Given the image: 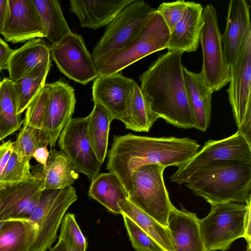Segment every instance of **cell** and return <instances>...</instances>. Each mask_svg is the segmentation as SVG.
Instances as JSON below:
<instances>
[{
    "label": "cell",
    "instance_id": "obj_1",
    "mask_svg": "<svg viewBox=\"0 0 251 251\" xmlns=\"http://www.w3.org/2000/svg\"><path fill=\"white\" fill-rule=\"evenodd\" d=\"M200 145L188 137H151L128 133L114 135L107 169L120 180L127 195L133 174L140 168L159 164L178 167L193 157Z\"/></svg>",
    "mask_w": 251,
    "mask_h": 251
},
{
    "label": "cell",
    "instance_id": "obj_2",
    "mask_svg": "<svg viewBox=\"0 0 251 251\" xmlns=\"http://www.w3.org/2000/svg\"><path fill=\"white\" fill-rule=\"evenodd\" d=\"M183 52L160 54L139 76L141 91L153 111L178 128L194 127L183 75Z\"/></svg>",
    "mask_w": 251,
    "mask_h": 251
},
{
    "label": "cell",
    "instance_id": "obj_3",
    "mask_svg": "<svg viewBox=\"0 0 251 251\" xmlns=\"http://www.w3.org/2000/svg\"><path fill=\"white\" fill-rule=\"evenodd\" d=\"M184 184L210 204L245 203L251 197V162L208 164L194 172Z\"/></svg>",
    "mask_w": 251,
    "mask_h": 251
},
{
    "label": "cell",
    "instance_id": "obj_4",
    "mask_svg": "<svg viewBox=\"0 0 251 251\" xmlns=\"http://www.w3.org/2000/svg\"><path fill=\"white\" fill-rule=\"evenodd\" d=\"M170 31L156 9L125 47L95 63L99 76L118 73L143 58L166 49Z\"/></svg>",
    "mask_w": 251,
    "mask_h": 251
},
{
    "label": "cell",
    "instance_id": "obj_5",
    "mask_svg": "<svg viewBox=\"0 0 251 251\" xmlns=\"http://www.w3.org/2000/svg\"><path fill=\"white\" fill-rule=\"evenodd\" d=\"M165 168L150 164L138 169L131 178L127 199L162 226L168 227V218L173 206L163 179Z\"/></svg>",
    "mask_w": 251,
    "mask_h": 251
},
{
    "label": "cell",
    "instance_id": "obj_6",
    "mask_svg": "<svg viewBox=\"0 0 251 251\" xmlns=\"http://www.w3.org/2000/svg\"><path fill=\"white\" fill-rule=\"evenodd\" d=\"M209 213L199 219L200 231L206 251H226L245 234L246 203L211 204Z\"/></svg>",
    "mask_w": 251,
    "mask_h": 251
},
{
    "label": "cell",
    "instance_id": "obj_7",
    "mask_svg": "<svg viewBox=\"0 0 251 251\" xmlns=\"http://www.w3.org/2000/svg\"><path fill=\"white\" fill-rule=\"evenodd\" d=\"M228 100L238 130L251 143V30L229 66Z\"/></svg>",
    "mask_w": 251,
    "mask_h": 251
},
{
    "label": "cell",
    "instance_id": "obj_8",
    "mask_svg": "<svg viewBox=\"0 0 251 251\" xmlns=\"http://www.w3.org/2000/svg\"><path fill=\"white\" fill-rule=\"evenodd\" d=\"M77 199L76 191L72 186L44 190L28 219L37 228L36 238L31 251H46L51 248L65 212Z\"/></svg>",
    "mask_w": 251,
    "mask_h": 251
},
{
    "label": "cell",
    "instance_id": "obj_9",
    "mask_svg": "<svg viewBox=\"0 0 251 251\" xmlns=\"http://www.w3.org/2000/svg\"><path fill=\"white\" fill-rule=\"evenodd\" d=\"M155 10L142 0H133L107 25L91 54L96 63L127 46Z\"/></svg>",
    "mask_w": 251,
    "mask_h": 251
},
{
    "label": "cell",
    "instance_id": "obj_10",
    "mask_svg": "<svg viewBox=\"0 0 251 251\" xmlns=\"http://www.w3.org/2000/svg\"><path fill=\"white\" fill-rule=\"evenodd\" d=\"M202 18L200 37L202 65L200 73L213 92L219 91L229 81V66L223 51L216 8L207 4L203 8Z\"/></svg>",
    "mask_w": 251,
    "mask_h": 251
},
{
    "label": "cell",
    "instance_id": "obj_11",
    "mask_svg": "<svg viewBox=\"0 0 251 251\" xmlns=\"http://www.w3.org/2000/svg\"><path fill=\"white\" fill-rule=\"evenodd\" d=\"M251 162V143L238 131L219 140H210L170 177L172 182L185 184L196 170L210 163L223 162Z\"/></svg>",
    "mask_w": 251,
    "mask_h": 251
},
{
    "label": "cell",
    "instance_id": "obj_12",
    "mask_svg": "<svg viewBox=\"0 0 251 251\" xmlns=\"http://www.w3.org/2000/svg\"><path fill=\"white\" fill-rule=\"evenodd\" d=\"M50 58L70 79L86 85L99 76L91 54L80 34L72 32L50 46Z\"/></svg>",
    "mask_w": 251,
    "mask_h": 251
},
{
    "label": "cell",
    "instance_id": "obj_13",
    "mask_svg": "<svg viewBox=\"0 0 251 251\" xmlns=\"http://www.w3.org/2000/svg\"><path fill=\"white\" fill-rule=\"evenodd\" d=\"M44 190L39 172L20 181L0 182V222L28 219Z\"/></svg>",
    "mask_w": 251,
    "mask_h": 251
},
{
    "label": "cell",
    "instance_id": "obj_14",
    "mask_svg": "<svg viewBox=\"0 0 251 251\" xmlns=\"http://www.w3.org/2000/svg\"><path fill=\"white\" fill-rule=\"evenodd\" d=\"M58 139L60 149L77 173L91 181L100 174L101 164L90 145L86 117L72 119Z\"/></svg>",
    "mask_w": 251,
    "mask_h": 251
},
{
    "label": "cell",
    "instance_id": "obj_15",
    "mask_svg": "<svg viewBox=\"0 0 251 251\" xmlns=\"http://www.w3.org/2000/svg\"><path fill=\"white\" fill-rule=\"evenodd\" d=\"M46 84L49 98L40 132L44 142L52 148L72 119L76 100L74 89L68 83L59 80Z\"/></svg>",
    "mask_w": 251,
    "mask_h": 251
},
{
    "label": "cell",
    "instance_id": "obj_16",
    "mask_svg": "<svg viewBox=\"0 0 251 251\" xmlns=\"http://www.w3.org/2000/svg\"><path fill=\"white\" fill-rule=\"evenodd\" d=\"M0 34L13 44L46 38L47 31L33 0H7Z\"/></svg>",
    "mask_w": 251,
    "mask_h": 251
},
{
    "label": "cell",
    "instance_id": "obj_17",
    "mask_svg": "<svg viewBox=\"0 0 251 251\" xmlns=\"http://www.w3.org/2000/svg\"><path fill=\"white\" fill-rule=\"evenodd\" d=\"M134 80L115 73L100 75L92 86L93 100L104 107L113 120L126 114Z\"/></svg>",
    "mask_w": 251,
    "mask_h": 251
},
{
    "label": "cell",
    "instance_id": "obj_18",
    "mask_svg": "<svg viewBox=\"0 0 251 251\" xmlns=\"http://www.w3.org/2000/svg\"><path fill=\"white\" fill-rule=\"evenodd\" d=\"M250 5L246 0H231L228 5L226 22L221 41L226 60L230 66L234 62L248 32L251 30Z\"/></svg>",
    "mask_w": 251,
    "mask_h": 251
},
{
    "label": "cell",
    "instance_id": "obj_19",
    "mask_svg": "<svg viewBox=\"0 0 251 251\" xmlns=\"http://www.w3.org/2000/svg\"><path fill=\"white\" fill-rule=\"evenodd\" d=\"M168 228L174 251H206L196 214L179 210L173 205L168 218Z\"/></svg>",
    "mask_w": 251,
    "mask_h": 251
},
{
    "label": "cell",
    "instance_id": "obj_20",
    "mask_svg": "<svg viewBox=\"0 0 251 251\" xmlns=\"http://www.w3.org/2000/svg\"><path fill=\"white\" fill-rule=\"evenodd\" d=\"M203 9L201 3L189 1L182 17L170 31L168 51L183 53L197 50L203 24Z\"/></svg>",
    "mask_w": 251,
    "mask_h": 251
},
{
    "label": "cell",
    "instance_id": "obj_21",
    "mask_svg": "<svg viewBox=\"0 0 251 251\" xmlns=\"http://www.w3.org/2000/svg\"><path fill=\"white\" fill-rule=\"evenodd\" d=\"M133 0H71L70 11L82 27L96 29L107 25Z\"/></svg>",
    "mask_w": 251,
    "mask_h": 251
},
{
    "label": "cell",
    "instance_id": "obj_22",
    "mask_svg": "<svg viewBox=\"0 0 251 251\" xmlns=\"http://www.w3.org/2000/svg\"><path fill=\"white\" fill-rule=\"evenodd\" d=\"M183 72L194 128L205 132L211 121L212 94L214 92L200 73L190 71L184 66Z\"/></svg>",
    "mask_w": 251,
    "mask_h": 251
},
{
    "label": "cell",
    "instance_id": "obj_23",
    "mask_svg": "<svg viewBox=\"0 0 251 251\" xmlns=\"http://www.w3.org/2000/svg\"><path fill=\"white\" fill-rule=\"evenodd\" d=\"M50 46L42 38H35L14 50L7 70L9 79L15 82L40 63L51 58Z\"/></svg>",
    "mask_w": 251,
    "mask_h": 251
},
{
    "label": "cell",
    "instance_id": "obj_24",
    "mask_svg": "<svg viewBox=\"0 0 251 251\" xmlns=\"http://www.w3.org/2000/svg\"><path fill=\"white\" fill-rule=\"evenodd\" d=\"M37 228L29 219L6 221L0 230V251H31Z\"/></svg>",
    "mask_w": 251,
    "mask_h": 251
},
{
    "label": "cell",
    "instance_id": "obj_25",
    "mask_svg": "<svg viewBox=\"0 0 251 251\" xmlns=\"http://www.w3.org/2000/svg\"><path fill=\"white\" fill-rule=\"evenodd\" d=\"M88 196L115 214H121L119 202L128 195L118 177L113 173L99 174L92 181Z\"/></svg>",
    "mask_w": 251,
    "mask_h": 251
},
{
    "label": "cell",
    "instance_id": "obj_26",
    "mask_svg": "<svg viewBox=\"0 0 251 251\" xmlns=\"http://www.w3.org/2000/svg\"><path fill=\"white\" fill-rule=\"evenodd\" d=\"M44 190L58 189L71 186L78 179V173L61 151L51 149L46 165L39 172Z\"/></svg>",
    "mask_w": 251,
    "mask_h": 251
},
{
    "label": "cell",
    "instance_id": "obj_27",
    "mask_svg": "<svg viewBox=\"0 0 251 251\" xmlns=\"http://www.w3.org/2000/svg\"><path fill=\"white\" fill-rule=\"evenodd\" d=\"M158 119L134 81L126 114L121 121L126 129L148 132Z\"/></svg>",
    "mask_w": 251,
    "mask_h": 251
},
{
    "label": "cell",
    "instance_id": "obj_28",
    "mask_svg": "<svg viewBox=\"0 0 251 251\" xmlns=\"http://www.w3.org/2000/svg\"><path fill=\"white\" fill-rule=\"evenodd\" d=\"M86 118L90 145L98 160L102 164L107 154L110 125L113 119L109 112L98 103H94L92 111Z\"/></svg>",
    "mask_w": 251,
    "mask_h": 251
},
{
    "label": "cell",
    "instance_id": "obj_29",
    "mask_svg": "<svg viewBox=\"0 0 251 251\" xmlns=\"http://www.w3.org/2000/svg\"><path fill=\"white\" fill-rule=\"evenodd\" d=\"M18 102L13 82L0 81V141L21 129L24 120L17 114Z\"/></svg>",
    "mask_w": 251,
    "mask_h": 251
},
{
    "label": "cell",
    "instance_id": "obj_30",
    "mask_svg": "<svg viewBox=\"0 0 251 251\" xmlns=\"http://www.w3.org/2000/svg\"><path fill=\"white\" fill-rule=\"evenodd\" d=\"M51 65V58L36 66L27 74L13 82L16 94L17 114L21 115L45 85Z\"/></svg>",
    "mask_w": 251,
    "mask_h": 251
},
{
    "label": "cell",
    "instance_id": "obj_31",
    "mask_svg": "<svg viewBox=\"0 0 251 251\" xmlns=\"http://www.w3.org/2000/svg\"><path fill=\"white\" fill-rule=\"evenodd\" d=\"M119 206L121 215L125 214L130 218L166 251H174L168 227L162 226L133 204L127 198L121 200Z\"/></svg>",
    "mask_w": 251,
    "mask_h": 251
},
{
    "label": "cell",
    "instance_id": "obj_32",
    "mask_svg": "<svg viewBox=\"0 0 251 251\" xmlns=\"http://www.w3.org/2000/svg\"><path fill=\"white\" fill-rule=\"evenodd\" d=\"M47 31L46 38L51 45L72 32L57 0H33Z\"/></svg>",
    "mask_w": 251,
    "mask_h": 251
},
{
    "label": "cell",
    "instance_id": "obj_33",
    "mask_svg": "<svg viewBox=\"0 0 251 251\" xmlns=\"http://www.w3.org/2000/svg\"><path fill=\"white\" fill-rule=\"evenodd\" d=\"M46 144L43 140L40 130L23 124L16 141L14 142L13 150L20 161H30L35 150Z\"/></svg>",
    "mask_w": 251,
    "mask_h": 251
},
{
    "label": "cell",
    "instance_id": "obj_34",
    "mask_svg": "<svg viewBox=\"0 0 251 251\" xmlns=\"http://www.w3.org/2000/svg\"><path fill=\"white\" fill-rule=\"evenodd\" d=\"M58 240L80 251H86L88 243L76 221L75 215H64L60 227Z\"/></svg>",
    "mask_w": 251,
    "mask_h": 251
},
{
    "label": "cell",
    "instance_id": "obj_35",
    "mask_svg": "<svg viewBox=\"0 0 251 251\" xmlns=\"http://www.w3.org/2000/svg\"><path fill=\"white\" fill-rule=\"evenodd\" d=\"M49 98L48 88L45 84L43 88L27 106L23 124L41 130Z\"/></svg>",
    "mask_w": 251,
    "mask_h": 251
},
{
    "label": "cell",
    "instance_id": "obj_36",
    "mask_svg": "<svg viewBox=\"0 0 251 251\" xmlns=\"http://www.w3.org/2000/svg\"><path fill=\"white\" fill-rule=\"evenodd\" d=\"M122 215L129 240L136 251H166L130 218L125 214Z\"/></svg>",
    "mask_w": 251,
    "mask_h": 251
},
{
    "label": "cell",
    "instance_id": "obj_37",
    "mask_svg": "<svg viewBox=\"0 0 251 251\" xmlns=\"http://www.w3.org/2000/svg\"><path fill=\"white\" fill-rule=\"evenodd\" d=\"M29 161H20L13 150L0 178L1 182H15L29 178L31 173Z\"/></svg>",
    "mask_w": 251,
    "mask_h": 251
},
{
    "label": "cell",
    "instance_id": "obj_38",
    "mask_svg": "<svg viewBox=\"0 0 251 251\" xmlns=\"http://www.w3.org/2000/svg\"><path fill=\"white\" fill-rule=\"evenodd\" d=\"M189 1L178 0L162 2L156 9L171 31L182 17Z\"/></svg>",
    "mask_w": 251,
    "mask_h": 251
},
{
    "label": "cell",
    "instance_id": "obj_39",
    "mask_svg": "<svg viewBox=\"0 0 251 251\" xmlns=\"http://www.w3.org/2000/svg\"><path fill=\"white\" fill-rule=\"evenodd\" d=\"M14 142L9 140L0 145V178L13 150Z\"/></svg>",
    "mask_w": 251,
    "mask_h": 251
},
{
    "label": "cell",
    "instance_id": "obj_40",
    "mask_svg": "<svg viewBox=\"0 0 251 251\" xmlns=\"http://www.w3.org/2000/svg\"><path fill=\"white\" fill-rule=\"evenodd\" d=\"M14 50L0 37V72L8 70L9 60Z\"/></svg>",
    "mask_w": 251,
    "mask_h": 251
},
{
    "label": "cell",
    "instance_id": "obj_41",
    "mask_svg": "<svg viewBox=\"0 0 251 251\" xmlns=\"http://www.w3.org/2000/svg\"><path fill=\"white\" fill-rule=\"evenodd\" d=\"M251 197H250L245 203L247 205V211L245 215L244 222L245 234L244 238L247 243V249H251Z\"/></svg>",
    "mask_w": 251,
    "mask_h": 251
},
{
    "label": "cell",
    "instance_id": "obj_42",
    "mask_svg": "<svg viewBox=\"0 0 251 251\" xmlns=\"http://www.w3.org/2000/svg\"><path fill=\"white\" fill-rule=\"evenodd\" d=\"M48 145V144H46L38 148L32 154V157L43 167L46 166L50 154V151L47 149Z\"/></svg>",
    "mask_w": 251,
    "mask_h": 251
},
{
    "label": "cell",
    "instance_id": "obj_43",
    "mask_svg": "<svg viewBox=\"0 0 251 251\" xmlns=\"http://www.w3.org/2000/svg\"><path fill=\"white\" fill-rule=\"evenodd\" d=\"M7 9V0H0V34L5 21Z\"/></svg>",
    "mask_w": 251,
    "mask_h": 251
},
{
    "label": "cell",
    "instance_id": "obj_44",
    "mask_svg": "<svg viewBox=\"0 0 251 251\" xmlns=\"http://www.w3.org/2000/svg\"><path fill=\"white\" fill-rule=\"evenodd\" d=\"M49 251H80L74 249L63 241L58 240L57 244L50 249Z\"/></svg>",
    "mask_w": 251,
    "mask_h": 251
},
{
    "label": "cell",
    "instance_id": "obj_45",
    "mask_svg": "<svg viewBox=\"0 0 251 251\" xmlns=\"http://www.w3.org/2000/svg\"><path fill=\"white\" fill-rule=\"evenodd\" d=\"M5 222H6V221L0 222V230L1 229L2 226H4V225L5 223Z\"/></svg>",
    "mask_w": 251,
    "mask_h": 251
},
{
    "label": "cell",
    "instance_id": "obj_46",
    "mask_svg": "<svg viewBox=\"0 0 251 251\" xmlns=\"http://www.w3.org/2000/svg\"><path fill=\"white\" fill-rule=\"evenodd\" d=\"M245 251H251V249H247L246 250H245Z\"/></svg>",
    "mask_w": 251,
    "mask_h": 251
}]
</instances>
